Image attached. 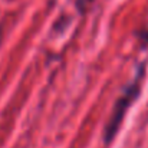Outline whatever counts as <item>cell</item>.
<instances>
[{
	"label": "cell",
	"mask_w": 148,
	"mask_h": 148,
	"mask_svg": "<svg viewBox=\"0 0 148 148\" xmlns=\"http://www.w3.org/2000/svg\"><path fill=\"white\" fill-rule=\"evenodd\" d=\"M144 78H145V65L141 63L132 78V81L130 84H127L121 92V95L116 98L114 106H112V112H111V116L105 125V130H103V141L105 144H109L118 134L121 125H122V121L127 115V111L131 108V105L137 101V98L140 97L141 94V89H143V82H144Z\"/></svg>",
	"instance_id": "6da1fadb"
},
{
	"label": "cell",
	"mask_w": 148,
	"mask_h": 148,
	"mask_svg": "<svg viewBox=\"0 0 148 148\" xmlns=\"http://www.w3.org/2000/svg\"><path fill=\"white\" fill-rule=\"evenodd\" d=\"M1 40H3V29L0 26V45H1Z\"/></svg>",
	"instance_id": "7a4b0ae2"
}]
</instances>
